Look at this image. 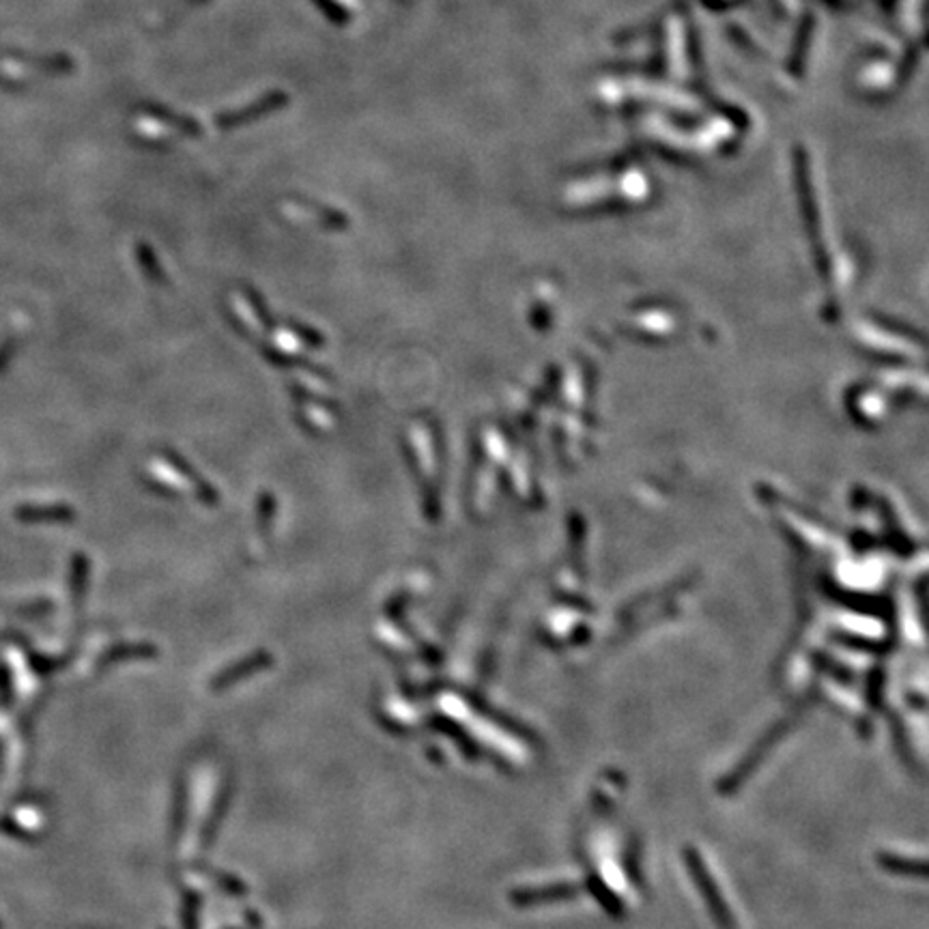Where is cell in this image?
<instances>
[{"label": "cell", "instance_id": "obj_1", "mask_svg": "<svg viewBox=\"0 0 929 929\" xmlns=\"http://www.w3.org/2000/svg\"><path fill=\"white\" fill-rule=\"evenodd\" d=\"M682 859H684V865H687L689 873L693 876L695 888H697L704 903L708 906L710 917H712V921L717 923V927L719 929H736L732 908L728 906L725 897L720 895L717 882H714L712 873H710L708 865L704 862L702 854H699L695 847H684Z\"/></svg>", "mask_w": 929, "mask_h": 929}, {"label": "cell", "instance_id": "obj_2", "mask_svg": "<svg viewBox=\"0 0 929 929\" xmlns=\"http://www.w3.org/2000/svg\"><path fill=\"white\" fill-rule=\"evenodd\" d=\"M272 663H273L272 654L265 652V650H261V652H254L252 657L241 658V661L228 665L226 669H222V672L211 680V690L220 693V690L235 687V684H240L241 680H248L250 676H254V673L267 669Z\"/></svg>", "mask_w": 929, "mask_h": 929}, {"label": "cell", "instance_id": "obj_3", "mask_svg": "<svg viewBox=\"0 0 929 929\" xmlns=\"http://www.w3.org/2000/svg\"><path fill=\"white\" fill-rule=\"evenodd\" d=\"M579 885H547V886H530V888H519V891L512 893V901L516 906H534V903H549V901H563L572 900L579 895Z\"/></svg>", "mask_w": 929, "mask_h": 929}, {"label": "cell", "instance_id": "obj_4", "mask_svg": "<svg viewBox=\"0 0 929 929\" xmlns=\"http://www.w3.org/2000/svg\"><path fill=\"white\" fill-rule=\"evenodd\" d=\"M74 508L65 504H24L15 510V519L22 523H69L74 521Z\"/></svg>", "mask_w": 929, "mask_h": 929}, {"label": "cell", "instance_id": "obj_5", "mask_svg": "<svg viewBox=\"0 0 929 929\" xmlns=\"http://www.w3.org/2000/svg\"><path fill=\"white\" fill-rule=\"evenodd\" d=\"M157 650L149 643H121L106 652L101 658V665H114L121 661H131V658H154Z\"/></svg>", "mask_w": 929, "mask_h": 929}, {"label": "cell", "instance_id": "obj_6", "mask_svg": "<svg viewBox=\"0 0 929 929\" xmlns=\"http://www.w3.org/2000/svg\"><path fill=\"white\" fill-rule=\"evenodd\" d=\"M136 261H138V265L142 272H145V276L149 278L154 284L169 282L166 280V272L161 269L160 261H157V254L154 252V248H151L149 243H136Z\"/></svg>", "mask_w": 929, "mask_h": 929}, {"label": "cell", "instance_id": "obj_7", "mask_svg": "<svg viewBox=\"0 0 929 929\" xmlns=\"http://www.w3.org/2000/svg\"><path fill=\"white\" fill-rule=\"evenodd\" d=\"M89 571H91L89 557L75 553L74 560H71V596H74L75 605L83 602L84 594L86 590H89Z\"/></svg>", "mask_w": 929, "mask_h": 929}, {"label": "cell", "instance_id": "obj_8", "mask_svg": "<svg viewBox=\"0 0 929 929\" xmlns=\"http://www.w3.org/2000/svg\"><path fill=\"white\" fill-rule=\"evenodd\" d=\"M880 865L885 867L888 873H900V876H917V878L925 876V862H923V861L906 859V856H897V854H888V852H885V854H880Z\"/></svg>", "mask_w": 929, "mask_h": 929}, {"label": "cell", "instance_id": "obj_9", "mask_svg": "<svg viewBox=\"0 0 929 929\" xmlns=\"http://www.w3.org/2000/svg\"><path fill=\"white\" fill-rule=\"evenodd\" d=\"M228 800H231V790L226 788V790H222L220 799L216 800V807H213V814L209 815V820H207L205 831H202V847L211 846V839H213V835H216L217 824H220L222 817H224V814H226Z\"/></svg>", "mask_w": 929, "mask_h": 929}, {"label": "cell", "instance_id": "obj_10", "mask_svg": "<svg viewBox=\"0 0 929 929\" xmlns=\"http://www.w3.org/2000/svg\"><path fill=\"white\" fill-rule=\"evenodd\" d=\"M288 329H291L293 336H295L302 344H306V347L321 349L323 344H325L323 334L317 332V329H314V327H310V325H306V323L288 321Z\"/></svg>", "mask_w": 929, "mask_h": 929}, {"label": "cell", "instance_id": "obj_11", "mask_svg": "<svg viewBox=\"0 0 929 929\" xmlns=\"http://www.w3.org/2000/svg\"><path fill=\"white\" fill-rule=\"evenodd\" d=\"M276 510H278L276 497H273L272 493H261V495H258L256 515H258V525H261L263 531L269 530V525H272L273 516H276Z\"/></svg>", "mask_w": 929, "mask_h": 929}, {"label": "cell", "instance_id": "obj_12", "mask_svg": "<svg viewBox=\"0 0 929 929\" xmlns=\"http://www.w3.org/2000/svg\"><path fill=\"white\" fill-rule=\"evenodd\" d=\"M198 908H201V900H198L196 893H185L184 900V929H198Z\"/></svg>", "mask_w": 929, "mask_h": 929}, {"label": "cell", "instance_id": "obj_13", "mask_svg": "<svg viewBox=\"0 0 929 929\" xmlns=\"http://www.w3.org/2000/svg\"><path fill=\"white\" fill-rule=\"evenodd\" d=\"M18 344L20 342L15 338H7L0 342V373H3V370L9 366V362L13 359L15 351H18Z\"/></svg>", "mask_w": 929, "mask_h": 929}, {"label": "cell", "instance_id": "obj_14", "mask_svg": "<svg viewBox=\"0 0 929 929\" xmlns=\"http://www.w3.org/2000/svg\"><path fill=\"white\" fill-rule=\"evenodd\" d=\"M217 882H220L222 888H226V891L232 893L235 897H243V893H246V885L235 880L232 876H222V873H217Z\"/></svg>", "mask_w": 929, "mask_h": 929}]
</instances>
